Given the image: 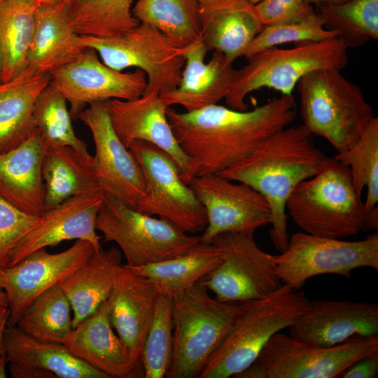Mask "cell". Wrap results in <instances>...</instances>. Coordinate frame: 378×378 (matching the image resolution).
<instances>
[{
	"label": "cell",
	"mask_w": 378,
	"mask_h": 378,
	"mask_svg": "<svg viewBox=\"0 0 378 378\" xmlns=\"http://www.w3.org/2000/svg\"><path fill=\"white\" fill-rule=\"evenodd\" d=\"M293 94L281 95L251 111L214 104L166 113L182 150L191 158L196 176L218 174L252 153L264 140L295 119Z\"/></svg>",
	"instance_id": "1"
},
{
	"label": "cell",
	"mask_w": 378,
	"mask_h": 378,
	"mask_svg": "<svg viewBox=\"0 0 378 378\" xmlns=\"http://www.w3.org/2000/svg\"><path fill=\"white\" fill-rule=\"evenodd\" d=\"M330 158L318 148L314 135L304 125L288 126L217 174L246 183L265 198L271 209L270 239L281 253L290 238L286 209L288 199L300 182L318 173Z\"/></svg>",
	"instance_id": "2"
},
{
	"label": "cell",
	"mask_w": 378,
	"mask_h": 378,
	"mask_svg": "<svg viewBox=\"0 0 378 378\" xmlns=\"http://www.w3.org/2000/svg\"><path fill=\"white\" fill-rule=\"evenodd\" d=\"M309 300L300 289L282 285L265 298L244 301V309L212 353L200 378L234 377L258 358L269 340L288 328Z\"/></svg>",
	"instance_id": "3"
},
{
	"label": "cell",
	"mask_w": 378,
	"mask_h": 378,
	"mask_svg": "<svg viewBox=\"0 0 378 378\" xmlns=\"http://www.w3.org/2000/svg\"><path fill=\"white\" fill-rule=\"evenodd\" d=\"M286 209L304 232L333 239L358 234L368 214L349 167L334 158L318 173L296 186Z\"/></svg>",
	"instance_id": "4"
},
{
	"label": "cell",
	"mask_w": 378,
	"mask_h": 378,
	"mask_svg": "<svg viewBox=\"0 0 378 378\" xmlns=\"http://www.w3.org/2000/svg\"><path fill=\"white\" fill-rule=\"evenodd\" d=\"M244 309V302H222L211 297L199 282L175 295L172 358L166 377H199Z\"/></svg>",
	"instance_id": "5"
},
{
	"label": "cell",
	"mask_w": 378,
	"mask_h": 378,
	"mask_svg": "<svg viewBox=\"0 0 378 378\" xmlns=\"http://www.w3.org/2000/svg\"><path fill=\"white\" fill-rule=\"evenodd\" d=\"M296 86L302 125L313 135L326 139L337 153L353 145L375 117L359 86L341 70H314Z\"/></svg>",
	"instance_id": "6"
},
{
	"label": "cell",
	"mask_w": 378,
	"mask_h": 378,
	"mask_svg": "<svg viewBox=\"0 0 378 378\" xmlns=\"http://www.w3.org/2000/svg\"><path fill=\"white\" fill-rule=\"evenodd\" d=\"M348 48L337 37L316 42L296 43L290 48L272 47L247 58L227 95L228 107L248 110L245 102L253 91L268 88L282 95L293 94L299 80L306 74L321 69L342 70L348 62Z\"/></svg>",
	"instance_id": "7"
},
{
	"label": "cell",
	"mask_w": 378,
	"mask_h": 378,
	"mask_svg": "<svg viewBox=\"0 0 378 378\" xmlns=\"http://www.w3.org/2000/svg\"><path fill=\"white\" fill-rule=\"evenodd\" d=\"M96 230L106 241L118 245L125 265L130 267L178 257L201 244L200 236L183 232L169 220L139 212L106 193L97 213Z\"/></svg>",
	"instance_id": "8"
},
{
	"label": "cell",
	"mask_w": 378,
	"mask_h": 378,
	"mask_svg": "<svg viewBox=\"0 0 378 378\" xmlns=\"http://www.w3.org/2000/svg\"><path fill=\"white\" fill-rule=\"evenodd\" d=\"M77 42L83 48L95 50L101 60L114 70L123 71L132 67L141 70L147 79L144 93L160 94L178 85L188 46L145 23L113 37L78 36Z\"/></svg>",
	"instance_id": "9"
},
{
	"label": "cell",
	"mask_w": 378,
	"mask_h": 378,
	"mask_svg": "<svg viewBox=\"0 0 378 378\" xmlns=\"http://www.w3.org/2000/svg\"><path fill=\"white\" fill-rule=\"evenodd\" d=\"M378 355V335L354 337L332 346L300 342L277 332L238 378H334L354 363Z\"/></svg>",
	"instance_id": "10"
},
{
	"label": "cell",
	"mask_w": 378,
	"mask_h": 378,
	"mask_svg": "<svg viewBox=\"0 0 378 378\" xmlns=\"http://www.w3.org/2000/svg\"><path fill=\"white\" fill-rule=\"evenodd\" d=\"M276 274L282 284L300 289L315 276L337 274L349 278L353 270H378V234L359 241H346L298 232L287 248L274 255Z\"/></svg>",
	"instance_id": "11"
},
{
	"label": "cell",
	"mask_w": 378,
	"mask_h": 378,
	"mask_svg": "<svg viewBox=\"0 0 378 378\" xmlns=\"http://www.w3.org/2000/svg\"><path fill=\"white\" fill-rule=\"evenodd\" d=\"M211 244L220 253V262L198 282L222 302H244L267 297L282 283L274 255L262 251L253 234L222 232Z\"/></svg>",
	"instance_id": "12"
},
{
	"label": "cell",
	"mask_w": 378,
	"mask_h": 378,
	"mask_svg": "<svg viewBox=\"0 0 378 378\" xmlns=\"http://www.w3.org/2000/svg\"><path fill=\"white\" fill-rule=\"evenodd\" d=\"M129 150L144 178L146 198L137 210L169 220L188 234L203 232L207 225L205 209L181 177L176 162L158 146L136 140Z\"/></svg>",
	"instance_id": "13"
},
{
	"label": "cell",
	"mask_w": 378,
	"mask_h": 378,
	"mask_svg": "<svg viewBox=\"0 0 378 378\" xmlns=\"http://www.w3.org/2000/svg\"><path fill=\"white\" fill-rule=\"evenodd\" d=\"M90 130L95 147L90 171L104 193L138 210L146 198L141 169L115 133L107 101L93 102L78 117Z\"/></svg>",
	"instance_id": "14"
},
{
	"label": "cell",
	"mask_w": 378,
	"mask_h": 378,
	"mask_svg": "<svg viewBox=\"0 0 378 378\" xmlns=\"http://www.w3.org/2000/svg\"><path fill=\"white\" fill-rule=\"evenodd\" d=\"M188 186L206 213L201 244H211L215 236L225 232L254 234L271 223L268 202L246 183L207 174L194 177Z\"/></svg>",
	"instance_id": "15"
},
{
	"label": "cell",
	"mask_w": 378,
	"mask_h": 378,
	"mask_svg": "<svg viewBox=\"0 0 378 378\" xmlns=\"http://www.w3.org/2000/svg\"><path fill=\"white\" fill-rule=\"evenodd\" d=\"M50 74V83L69 103V112L74 120L93 102L138 98L147 84L146 76L141 70H114L106 66L91 48H84L75 60Z\"/></svg>",
	"instance_id": "16"
},
{
	"label": "cell",
	"mask_w": 378,
	"mask_h": 378,
	"mask_svg": "<svg viewBox=\"0 0 378 378\" xmlns=\"http://www.w3.org/2000/svg\"><path fill=\"white\" fill-rule=\"evenodd\" d=\"M99 251L89 241L76 240L68 249L50 253L37 250L18 264L1 268L2 287L8 300V325L15 326L22 312L40 294L60 284L92 253Z\"/></svg>",
	"instance_id": "17"
},
{
	"label": "cell",
	"mask_w": 378,
	"mask_h": 378,
	"mask_svg": "<svg viewBox=\"0 0 378 378\" xmlns=\"http://www.w3.org/2000/svg\"><path fill=\"white\" fill-rule=\"evenodd\" d=\"M107 106L111 125L125 147L136 140L150 143L172 158L186 184L195 177L193 162L176 140L167 116L168 106L159 93H143L132 100L113 99Z\"/></svg>",
	"instance_id": "18"
},
{
	"label": "cell",
	"mask_w": 378,
	"mask_h": 378,
	"mask_svg": "<svg viewBox=\"0 0 378 378\" xmlns=\"http://www.w3.org/2000/svg\"><path fill=\"white\" fill-rule=\"evenodd\" d=\"M288 330L300 342L326 347L378 335V305L347 300L309 301Z\"/></svg>",
	"instance_id": "19"
},
{
	"label": "cell",
	"mask_w": 378,
	"mask_h": 378,
	"mask_svg": "<svg viewBox=\"0 0 378 378\" xmlns=\"http://www.w3.org/2000/svg\"><path fill=\"white\" fill-rule=\"evenodd\" d=\"M3 341L13 378H108L64 344L36 339L15 325H7Z\"/></svg>",
	"instance_id": "20"
},
{
	"label": "cell",
	"mask_w": 378,
	"mask_h": 378,
	"mask_svg": "<svg viewBox=\"0 0 378 378\" xmlns=\"http://www.w3.org/2000/svg\"><path fill=\"white\" fill-rule=\"evenodd\" d=\"M208 52L201 39L187 46L178 85L160 94L167 106L178 105L190 112L217 104L225 98L237 70L218 51H214L211 59L205 62Z\"/></svg>",
	"instance_id": "21"
},
{
	"label": "cell",
	"mask_w": 378,
	"mask_h": 378,
	"mask_svg": "<svg viewBox=\"0 0 378 378\" xmlns=\"http://www.w3.org/2000/svg\"><path fill=\"white\" fill-rule=\"evenodd\" d=\"M103 197L104 193L74 197L46 211L41 223L15 249L10 267L37 250L55 246L64 241L85 240L97 251L102 250V237L96 232V218Z\"/></svg>",
	"instance_id": "22"
},
{
	"label": "cell",
	"mask_w": 378,
	"mask_h": 378,
	"mask_svg": "<svg viewBox=\"0 0 378 378\" xmlns=\"http://www.w3.org/2000/svg\"><path fill=\"white\" fill-rule=\"evenodd\" d=\"M158 295L156 288L147 278L125 265L119 267L107 300L108 316L113 328L138 366Z\"/></svg>",
	"instance_id": "23"
},
{
	"label": "cell",
	"mask_w": 378,
	"mask_h": 378,
	"mask_svg": "<svg viewBox=\"0 0 378 378\" xmlns=\"http://www.w3.org/2000/svg\"><path fill=\"white\" fill-rule=\"evenodd\" d=\"M48 148L34 128L20 145L0 153V196L34 216L41 217L46 212L42 163Z\"/></svg>",
	"instance_id": "24"
},
{
	"label": "cell",
	"mask_w": 378,
	"mask_h": 378,
	"mask_svg": "<svg viewBox=\"0 0 378 378\" xmlns=\"http://www.w3.org/2000/svg\"><path fill=\"white\" fill-rule=\"evenodd\" d=\"M64 345L108 378L134 377L139 367L127 346L113 330L107 300L73 328Z\"/></svg>",
	"instance_id": "25"
},
{
	"label": "cell",
	"mask_w": 378,
	"mask_h": 378,
	"mask_svg": "<svg viewBox=\"0 0 378 378\" xmlns=\"http://www.w3.org/2000/svg\"><path fill=\"white\" fill-rule=\"evenodd\" d=\"M200 39L208 51L223 53L233 63L264 26L247 0H223L200 6Z\"/></svg>",
	"instance_id": "26"
},
{
	"label": "cell",
	"mask_w": 378,
	"mask_h": 378,
	"mask_svg": "<svg viewBox=\"0 0 378 378\" xmlns=\"http://www.w3.org/2000/svg\"><path fill=\"white\" fill-rule=\"evenodd\" d=\"M71 24L67 1L40 5L29 52L27 69L50 74L75 60L83 49Z\"/></svg>",
	"instance_id": "27"
},
{
	"label": "cell",
	"mask_w": 378,
	"mask_h": 378,
	"mask_svg": "<svg viewBox=\"0 0 378 378\" xmlns=\"http://www.w3.org/2000/svg\"><path fill=\"white\" fill-rule=\"evenodd\" d=\"M50 79V74L26 69L0 82V153L15 148L31 134L35 103Z\"/></svg>",
	"instance_id": "28"
},
{
	"label": "cell",
	"mask_w": 378,
	"mask_h": 378,
	"mask_svg": "<svg viewBox=\"0 0 378 378\" xmlns=\"http://www.w3.org/2000/svg\"><path fill=\"white\" fill-rule=\"evenodd\" d=\"M121 260L115 247L95 251L59 284L71 306L73 328L108 300Z\"/></svg>",
	"instance_id": "29"
},
{
	"label": "cell",
	"mask_w": 378,
	"mask_h": 378,
	"mask_svg": "<svg viewBox=\"0 0 378 378\" xmlns=\"http://www.w3.org/2000/svg\"><path fill=\"white\" fill-rule=\"evenodd\" d=\"M42 177L46 211L74 197L104 193L89 165L70 147L47 148Z\"/></svg>",
	"instance_id": "30"
},
{
	"label": "cell",
	"mask_w": 378,
	"mask_h": 378,
	"mask_svg": "<svg viewBox=\"0 0 378 378\" xmlns=\"http://www.w3.org/2000/svg\"><path fill=\"white\" fill-rule=\"evenodd\" d=\"M39 4L32 0L0 3V80L8 81L27 69Z\"/></svg>",
	"instance_id": "31"
},
{
	"label": "cell",
	"mask_w": 378,
	"mask_h": 378,
	"mask_svg": "<svg viewBox=\"0 0 378 378\" xmlns=\"http://www.w3.org/2000/svg\"><path fill=\"white\" fill-rule=\"evenodd\" d=\"M220 261V255L212 244H200L192 251L178 257L145 266L129 267L147 278L158 294L173 298L197 283Z\"/></svg>",
	"instance_id": "32"
},
{
	"label": "cell",
	"mask_w": 378,
	"mask_h": 378,
	"mask_svg": "<svg viewBox=\"0 0 378 378\" xmlns=\"http://www.w3.org/2000/svg\"><path fill=\"white\" fill-rule=\"evenodd\" d=\"M15 326L36 339L64 344L73 330V312L60 284L38 295Z\"/></svg>",
	"instance_id": "33"
},
{
	"label": "cell",
	"mask_w": 378,
	"mask_h": 378,
	"mask_svg": "<svg viewBox=\"0 0 378 378\" xmlns=\"http://www.w3.org/2000/svg\"><path fill=\"white\" fill-rule=\"evenodd\" d=\"M134 0H68L70 20L78 36L113 37L136 27Z\"/></svg>",
	"instance_id": "34"
},
{
	"label": "cell",
	"mask_w": 378,
	"mask_h": 378,
	"mask_svg": "<svg viewBox=\"0 0 378 378\" xmlns=\"http://www.w3.org/2000/svg\"><path fill=\"white\" fill-rule=\"evenodd\" d=\"M200 8L196 0H136L132 13L139 23L188 45L200 40Z\"/></svg>",
	"instance_id": "35"
},
{
	"label": "cell",
	"mask_w": 378,
	"mask_h": 378,
	"mask_svg": "<svg viewBox=\"0 0 378 378\" xmlns=\"http://www.w3.org/2000/svg\"><path fill=\"white\" fill-rule=\"evenodd\" d=\"M315 9L324 27L334 32L348 48L378 38V0H349Z\"/></svg>",
	"instance_id": "36"
},
{
	"label": "cell",
	"mask_w": 378,
	"mask_h": 378,
	"mask_svg": "<svg viewBox=\"0 0 378 378\" xmlns=\"http://www.w3.org/2000/svg\"><path fill=\"white\" fill-rule=\"evenodd\" d=\"M66 103L65 97L50 82L35 103L34 128L40 132L48 147H70L90 167L93 156L87 144L76 136Z\"/></svg>",
	"instance_id": "37"
},
{
	"label": "cell",
	"mask_w": 378,
	"mask_h": 378,
	"mask_svg": "<svg viewBox=\"0 0 378 378\" xmlns=\"http://www.w3.org/2000/svg\"><path fill=\"white\" fill-rule=\"evenodd\" d=\"M335 160L349 167L356 190L367 189L364 202L367 211L378 202V118L374 117L358 139L346 150L337 153Z\"/></svg>",
	"instance_id": "38"
},
{
	"label": "cell",
	"mask_w": 378,
	"mask_h": 378,
	"mask_svg": "<svg viewBox=\"0 0 378 378\" xmlns=\"http://www.w3.org/2000/svg\"><path fill=\"white\" fill-rule=\"evenodd\" d=\"M173 351L172 298L158 294L140 361L146 378H163L169 372Z\"/></svg>",
	"instance_id": "39"
},
{
	"label": "cell",
	"mask_w": 378,
	"mask_h": 378,
	"mask_svg": "<svg viewBox=\"0 0 378 378\" xmlns=\"http://www.w3.org/2000/svg\"><path fill=\"white\" fill-rule=\"evenodd\" d=\"M335 37L336 34L324 27L315 10L303 18L264 25L244 50L241 57L247 59L260 50L285 43L316 42Z\"/></svg>",
	"instance_id": "40"
},
{
	"label": "cell",
	"mask_w": 378,
	"mask_h": 378,
	"mask_svg": "<svg viewBox=\"0 0 378 378\" xmlns=\"http://www.w3.org/2000/svg\"><path fill=\"white\" fill-rule=\"evenodd\" d=\"M41 221L42 216L29 215L0 196V268L10 267L15 249Z\"/></svg>",
	"instance_id": "41"
},
{
	"label": "cell",
	"mask_w": 378,
	"mask_h": 378,
	"mask_svg": "<svg viewBox=\"0 0 378 378\" xmlns=\"http://www.w3.org/2000/svg\"><path fill=\"white\" fill-rule=\"evenodd\" d=\"M255 8L263 25L298 20L316 10L305 0H261Z\"/></svg>",
	"instance_id": "42"
},
{
	"label": "cell",
	"mask_w": 378,
	"mask_h": 378,
	"mask_svg": "<svg viewBox=\"0 0 378 378\" xmlns=\"http://www.w3.org/2000/svg\"><path fill=\"white\" fill-rule=\"evenodd\" d=\"M378 375V355L363 358L350 365L340 377L344 378H375Z\"/></svg>",
	"instance_id": "43"
},
{
	"label": "cell",
	"mask_w": 378,
	"mask_h": 378,
	"mask_svg": "<svg viewBox=\"0 0 378 378\" xmlns=\"http://www.w3.org/2000/svg\"><path fill=\"white\" fill-rule=\"evenodd\" d=\"M10 311L8 306L0 305V355L5 354L4 333L8 323Z\"/></svg>",
	"instance_id": "44"
},
{
	"label": "cell",
	"mask_w": 378,
	"mask_h": 378,
	"mask_svg": "<svg viewBox=\"0 0 378 378\" xmlns=\"http://www.w3.org/2000/svg\"><path fill=\"white\" fill-rule=\"evenodd\" d=\"M377 206L368 211L363 230L365 229L377 230Z\"/></svg>",
	"instance_id": "45"
},
{
	"label": "cell",
	"mask_w": 378,
	"mask_h": 378,
	"mask_svg": "<svg viewBox=\"0 0 378 378\" xmlns=\"http://www.w3.org/2000/svg\"><path fill=\"white\" fill-rule=\"evenodd\" d=\"M349 0H305V2L312 6H320L325 5H336L346 2Z\"/></svg>",
	"instance_id": "46"
},
{
	"label": "cell",
	"mask_w": 378,
	"mask_h": 378,
	"mask_svg": "<svg viewBox=\"0 0 378 378\" xmlns=\"http://www.w3.org/2000/svg\"><path fill=\"white\" fill-rule=\"evenodd\" d=\"M7 363V359L5 354L0 355V378H5L6 377V366Z\"/></svg>",
	"instance_id": "47"
},
{
	"label": "cell",
	"mask_w": 378,
	"mask_h": 378,
	"mask_svg": "<svg viewBox=\"0 0 378 378\" xmlns=\"http://www.w3.org/2000/svg\"><path fill=\"white\" fill-rule=\"evenodd\" d=\"M39 5H49L61 2L67 1L68 0H32Z\"/></svg>",
	"instance_id": "48"
},
{
	"label": "cell",
	"mask_w": 378,
	"mask_h": 378,
	"mask_svg": "<svg viewBox=\"0 0 378 378\" xmlns=\"http://www.w3.org/2000/svg\"><path fill=\"white\" fill-rule=\"evenodd\" d=\"M196 1L199 3L200 6H207V5H211V4H214L222 1L223 0H196Z\"/></svg>",
	"instance_id": "49"
},
{
	"label": "cell",
	"mask_w": 378,
	"mask_h": 378,
	"mask_svg": "<svg viewBox=\"0 0 378 378\" xmlns=\"http://www.w3.org/2000/svg\"><path fill=\"white\" fill-rule=\"evenodd\" d=\"M0 305L8 306V297L4 291L0 293Z\"/></svg>",
	"instance_id": "50"
},
{
	"label": "cell",
	"mask_w": 378,
	"mask_h": 378,
	"mask_svg": "<svg viewBox=\"0 0 378 378\" xmlns=\"http://www.w3.org/2000/svg\"><path fill=\"white\" fill-rule=\"evenodd\" d=\"M4 292L3 287H2V279L1 276V268H0V293Z\"/></svg>",
	"instance_id": "51"
},
{
	"label": "cell",
	"mask_w": 378,
	"mask_h": 378,
	"mask_svg": "<svg viewBox=\"0 0 378 378\" xmlns=\"http://www.w3.org/2000/svg\"><path fill=\"white\" fill-rule=\"evenodd\" d=\"M250 3L253 4H256L258 2H259L261 0H247Z\"/></svg>",
	"instance_id": "52"
},
{
	"label": "cell",
	"mask_w": 378,
	"mask_h": 378,
	"mask_svg": "<svg viewBox=\"0 0 378 378\" xmlns=\"http://www.w3.org/2000/svg\"><path fill=\"white\" fill-rule=\"evenodd\" d=\"M3 0H0V3Z\"/></svg>",
	"instance_id": "53"
},
{
	"label": "cell",
	"mask_w": 378,
	"mask_h": 378,
	"mask_svg": "<svg viewBox=\"0 0 378 378\" xmlns=\"http://www.w3.org/2000/svg\"><path fill=\"white\" fill-rule=\"evenodd\" d=\"M0 82H1V80H0Z\"/></svg>",
	"instance_id": "54"
}]
</instances>
